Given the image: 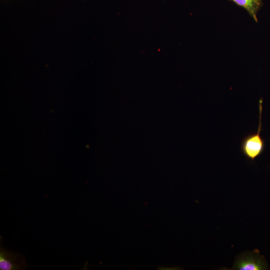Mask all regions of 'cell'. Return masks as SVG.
Wrapping results in <instances>:
<instances>
[{
    "mask_svg": "<svg viewBox=\"0 0 270 270\" xmlns=\"http://www.w3.org/2000/svg\"><path fill=\"white\" fill-rule=\"evenodd\" d=\"M266 262L259 251L255 250L242 254L234 262L232 270H264L268 269Z\"/></svg>",
    "mask_w": 270,
    "mask_h": 270,
    "instance_id": "1",
    "label": "cell"
},
{
    "mask_svg": "<svg viewBox=\"0 0 270 270\" xmlns=\"http://www.w3.org/2000/svg\"><path fill=\"white\" fill-rule=\"evenodd\" d=\"M245 10L257 21L256 14L262 6L261 0H230Z\"/></svg>",
    "mask_w": 270,
    "mask_h": 270,
    "instance_id": "4",
    "label": "cell"
},
{
    "mask_svg": "<svg viewBox=\"0 0 270 270\" xmlns=\"http://www.w3.org/2000/svg\"><path fill=\"white\" fill-rule=\"evenodd\" d=\"M26 268L25 258L21 254L8 250L0 246V270H20Z\"/></svg>",
    "mask_w": 270,
    "mask_h": 270,
    "instance_id": "3",
    "label": "cell"
},
{
    "mask_svg": "<svg viewBox=\"0 0 270 270\" xmlns=\"http://www.w3.org/2000/svg\"><path fill=\"white\" fill-rule=\"evenodd\" d=\"M260 112L261 110H260V120L258 132L246 135L240 143L242 152L248 159L252 161L262 154L264 146V141L260 135Z\"/></svg>",
    "mask_w": 270,
    "mask_h": 270,
    "instance_id": "2",
    "label": "cell"
}]
</instances>
